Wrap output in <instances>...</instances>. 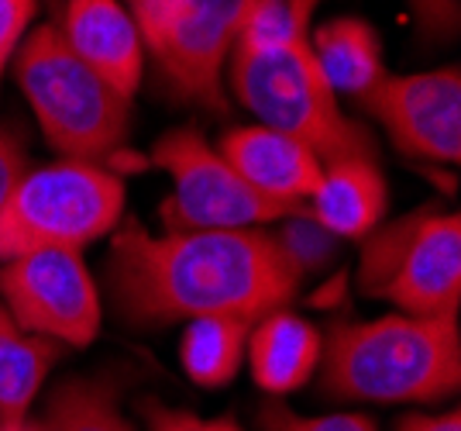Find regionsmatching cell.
<instances>
[{
    "label": "cell",
    "mask_w": 461,
    "mask_h": 431,
    "mask_svg": "<svg viewBox=\"0 0 461 431\" xmlns=\"http://www.w3.org/2000/svg\"><path fill=\"white\" fill-rule=\"evenodd\" d=\"M107 283L121 317L138 328L283 311L300 273L266 228L162 232L124 221L107 255Z\"/></svg>",
    "instance_id": "1"
},
{
    "label": "cell",
    "mask_w": 461,
    "mask_h": 431,
    "mask_svg": "<svg viewBox=\"0 0 461 431\" xmlns=\"http://www.w3.org/2000/svg\"><path fill=\"white\" fill-rule=\"evenodd\" d=\"M461 387L458 317L385 314L338 325L321 349V390L348 404H441Z\"/></svg>",
    "instance_id": "2"
},
{
    "label": "cell",
    "mask_w": 461,
    "mask_h": 431,
    "mask_svg": "<svg viewBox=\"0 0 461 431\" xmlns=\"http://www.w3.org/2000/svg\"><path fill=\"white\" fill-rule=\"evenodd\" d=\"M14 79L62 159L104 166L128 138L131 100L96 77L56 24L32 28L14 52Z\"/></svg>",
    "instance_id": "3"
},
{
    "label": "cell",
    "mask_w": 461,
    "mask_h": 431,
    "mask_svg": "<svg viewBox=\"0 0 461 431\" xmlns=\"http://www.w3.org/2000/svg\"><path fill=\"white\" fill-rule=\"evenodd\" d=\"M310 21H300L286 41L262 52L230 49V87L258 124L307 142L321 162L348 156L375 159L372 138L341 111L334 87L317 66Z\"/></svg>",
    "instance_id": "4"
},
{
    "label": "cell",
    "mask_w": 461,
    "mask_h": 431,
    "mask_svg": "<svg viewBox=\"0 0 461 431\" xmlns=\"http://www.w3.org/2000/svg\"><path fill=\"white\" fill-rule=\"evenodd\" d=\"M124 217V183L114 170L56 159L28 170L0 211V262L35 249L83 252Z\"/></svg>",
    "instance_id": "5"
},
{
    "label": "cell",
    "mask_w": 461,
    "mask_h": 431,
    "mask_svg": "<svg viewBox=\"0 0 461 431\" xmlns=\"http://www.w3.org/2000/svg\"><path fill=\"white\" fill-rule=\"evenodd\" d=\"M358 283L413 317H458L461 217L417 211L362 238Z\"/></svg>",
    "instance_id": "6"
},
{
    "label": "cell",
    "mask_w": 461,
    "mask_h": 431,
    "mask_svg": "<svg viewBox=\"0 0 461 431\" xmlns=\"http://www.w3.org/2000/svg\"><path fill=\"white\" fill-rule=\"evenodd\" d=\"M152 162L173 179L162 200L166 232H238L300 215L307 204H283L258 194L228 166V159L193 128H173L155 142Z\"/></svg>",
    "instance_id": "7"
},
{
    "label": "cell",
    "mask_w": 461,
    "mask_h": 431,
    "mask_svg": "<svg viewBox=\"0 0 461 431\" xmlns=\"http://www.w3.org/2000/svg\"><path fill=\"white\" fill-rule=\"evenodd\" d=\"M249 0H131L145 56L179 97L224 111L221 69L238 41Z\"/></svg>",
    "instance_id": "8"
},
{
    "label": "cell",
    "mask_w": 461,
    "mask_h": 431,
    "mask_svg": "<svg viewBox=\"0 0 461 431\" xmlns=\"http://www.w3.org/2000/svg\"><path fill=\"white\" fill-rule=\"evenodd\" d=\"M0 304L24 332L73 349L90 345L104 321L100 290L73 249H35L0 262Z\"/></svg>",
    "instance_id": "9"
},
{
    "label": "cell",
    "mask_w": 461,
    "mask_h": 431,
    "mask_svg": "<svg viewBox=\"0 0 461 431\" xmlns=\"http://www.w3.org/2000/svg\"><path fill=\"white\" fill-rule=\"evenodd\" d=\"M393 145L410 159L455 166L461 159V77L455 66L379 79L362 97Z\"/></svg>",
    "instance_id": "10"
},
{
    "label": "cell",
    "mask_w": 461,
    "mask_h": 431,
    "mask_svg": "<svg viewBox=\"0 0 461 431\" xmlns=\"http://www.w3.org/2000/svg\"><path fill=\"white\" fill-rule=\"evenodd\" d=\"M66 45L121 97H135L145 69V41L121 0H69L56 24Z\"/></svg>",
    "instance_id": "11"
},
{
    "label": "cell",
    "mask_w": 461,
    "mask_h": 431,
    "mask_svg": "<svg viewBox=\"0 0 461 431\" xmlns=\"http://www.w3.org/2000/svg\"><path fill=\"white\" fill-rule=\"evenodd\" d=\"M217 152L249 187L283 204H307L324 173V162L307 142L269 124L234 128L221 138Z\"/></svg>",
    "instance_id": "12"
},
{
    "label": "cell",
    "mask_w": 461,
    "mask_h": 431,
    "mask_svg": "<svg viewBox=\"0 0 461 431\" xmlns=\"http://www.w3.org/2000/svg\"><path fill=\"white\" fill-rule=\"evenodd\" d=\"M389 204V187H385L383 170L372 156H348L324 162V173L313 197L307 200V211L330 235L341 242L366 238L379 228Z\"/></svg>",
    "instance_id": "13"
},
{
    "label": "cell",
    "mask_w": 461,
    "mask_h": 431,
    "mask_svg": "<svg viewBox=\"0 0 461 431\" xmlns=\"http://www.w3.org/2000/svg\"><path fill=\"white\" fill-rule=\"evenodd\" d=\"M321 349L324 342L310 321L289 311H272L249 332L251 376L266 393L300 390L321 366Z\"/></svg>",
    "instance_id": "14"
},
{
    "label": "cell",
    "mask_w": 461,
    "mask_h": 431,
    "mask_svg": "<svg viewBox=\"0 0 461 431\" xmlns=\"http://www.w3.org/2000/svg\"><path fill=\"white\" fill-rule=\"evenodd\" d=\"M310 45H313L317 66L327 77V83L334 87V94L362 100L385 77L383 41L375 35V28L362 18L324 21L310 35Z\"/></svg>",
    "instance_id": "15"
},
{
    "label": "cell",
    "mask_w": 461,
    "mask_h": 431,
    "mask_svg": "<svg viewBox=\"0 0 461 431\" xmlns=\"http://www.w3.org/2000/svg\"><path fill=\"white\" fill-rule=\"evenodd\" d=\"M62 345L24 332L0 304V417H28Z\"/></svg>",
    "instance_id": "16"
},
{
    "label": "cell",
    "mask_w": 461,
    "mask_h": 431,
    "mask_svg": "<svg viewBox=\"0 0 461 431\" xmlns=\"http://www.w3.org/2000/svg\"><path fill=\"white\" fill-rule=\"evenodd\" d=\"M255 321L249 317H196L186 321V332L179 342L183 370L196 387L221 390L241 370V359L249 349V332Z\"/></svg>",
    "instance_id": "17"
},
{
    "label": "cell",
    "mask_w": 461,
    "mask_h": 431,
    "mask_svg": "<svg viewBox=\"0 0 461 431\" xmlns=\"http://www.w3.org/2000/svg\"><path fill=\"white\" fill-rule=\"evenodd\" d=\"M41 425L49 431H135L121 411V380L114 372L62 380L45 404Z\"/></svg>",
    "instance_id": "18"
},
{
    "label": "cell",
    "mask_w": 461,
    "mask_h": 431,
    "mask_svg": "<svg viewBox=\"0 0 461 431\" xmlns=\"http://www.w3.org/2000/svg\"><path fill=\"white\" fill-rule=\"evenodd\" d=\"M272 235H276L279 249L293 262V270L300 273V280H307L313 273H324L327 266L338 259V252H341V238L330 235L307 207L300 215L283 217L279 232H272Z\"/></svg>",
    "instance_id": "19"
},
{
    "label": "cell",
    "mask_w": 461,
    "mask_h": 431,
    "mask_svg": "<svg viewBox=\"0 0 461 431\" xmlns=\"http://www.w3.org/2000/svg\"><path fill=\"white\" fill-rule=\"evenodd\" d=\"M258 425L262 431H379L375 421H368L366 414L341 411V414H307L289 411L286 404H266L258 414Z\"/></svg>",
    "instance_id": "20"
},
{
    "label": "cell",
    "mask_w": 461,
    "mask_h": 431,
    "mask_svg": "<svg viewBox=\"0 0 461 431\" xmlns=\"http://www.w3.org/2000/svg\"><path fill=\"white\" fill-rule=\"evenodd\" d=\"M141 414L149 421V431H241L230 417H196L179 408H166L158 400H145Z\"/></svg>",
    "instance_id": "21"
},
{
    "label": "cell",
    "mask_w": 461,
    "mask_h": 431,
    "mask_svg": "<svg viewBox=\"0 0 461 431\" xmlns=\"http://www.w3.org/2000/svg\"><path fill=\"white\" fill-rule=\"evenodd\" d=\"M35 0H0V77L11 66L18 45L32 32Z\"/></svg>",
    "instance_id": "22"
},
{
    "label": "cell",
    "mask_w": 461,
    "mask_h": 431,
    "mask_svg": "<svg viewBox=\"0 0 461 431\" xmlns=\"http://www.w3.org/2000/svg\"><path fill=\"white\" fill-rule=\"evenodd\" d=\"M423 35L430 39H447L458 28V0H406Z\"/></svg>",
    "instance_id": "23"
},
{
    "label": "cell",
    "mask_w": 461,
    "mask_h": 431,
    "mask_svg": "<svg viewBox=\"0 0 461 431\" xmlns=\"http://www.w3.org/2000/svg\"><path fill=\"white\" fill-rule=\"evenodd\" d=\"M28 170L32 166H28L21 138L14 132H7V128H0V211H4L7 197L14 194V187H18Z\"/></svg>",
    "instance_id": "24"
},
{
    "label": "cell",
    "mask_w": 461,
    "mask_h": 431,
    "mask_svg": "<svg viewBox=\"0 0 461 431\" xmlns=\"http://www.w3.org/2000/svg\"><path fill=\"white\" fill-rule=\"evenodd\" d=\"M400 431H461V414H410V417L400 421Z\"/></svg>",
    "instance_id": "25"
},
{
    "label": "cell",
    "mask_w": 461,
    "mask_h": 431,
    "mask_svg": "<svg viewBox=\"0 0 461 431\" xmlns=\"http://www.w3.org/2000/svg\"><path fill=\"white\" fill-rule=\"evenodd\" d=\"M0 431H49L41 421H28V417H0Z\"/></svg>",
    "instance_id": "26"
}]
</instances>
